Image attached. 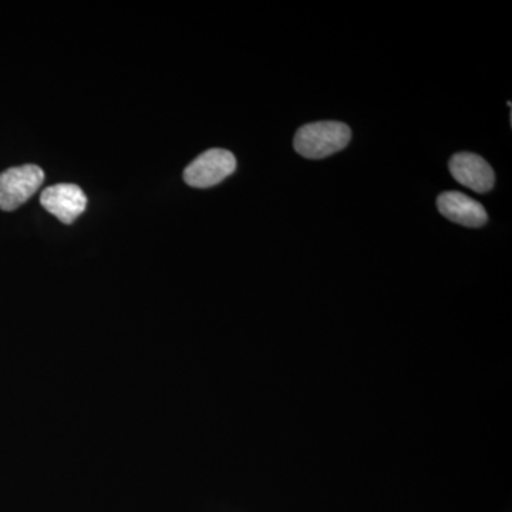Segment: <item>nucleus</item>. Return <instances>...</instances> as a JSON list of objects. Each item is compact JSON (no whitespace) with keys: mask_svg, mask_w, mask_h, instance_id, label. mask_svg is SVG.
Wrapping results in <instances>:
<instances>
[{"mask_svg":"<svg viewBox=\"0 0 512 512\" xmlns=\"http://www.w3.org/2000/svg\"><path fill=\"white\" fill-rule=\"evenodd\" d=\"M352 131L340 121H318L299 128L293 147L299 156L320 160L348 147Z\"/></svg>","mask_w":512,"mask_h":512,"instance_id":"nucleus-1","label":"nucleus"},{"mask_svg":"<svg viewBox=\"0 0 512 512\" xmlns=\"http://www.w3.org/2000/svg\"><path fill=\"white\" fill-rule=\"evenodd\" d=\"M45 181V173L37 165H20L0 174V210L15 211L36 194Z\"/></svg>","mask_w":512,"mask_h":512,"instance_id":"nucleus-2","label":"nucleus"},{"mask_svg":"<svg viewBox=\"0 0 512 512\" xmlns=\"http://www.w3.org/2000/svg\"><path fill=\"white\" fill-rule=\"evenodd\" d=\"M237 170V158L228 150L212 148L205 151L184 171V181L194 188H210L222 183Z\"/></svg>","mask_w":512,"mask_h":512,"instance_id":"nucleus-3","label":"nucleus"},{"mask_svg":"<svg viewBox=\"0 0 512 512\" xmlns=\"http://www.w3.org/2000/svg\"><path fill=\"white\" fill-rule=\"evenodd\" d=\"M448 170L454 180L468 190L484 194L494 187L495 174L483 157L473 153H458L451 157Z\"/></svg>","mask_w":512,"mask_h":512,"instance_id":"nucleus-4","label":"nucleus"},{"mask_svg":"<svg viewBox=\"0 0 512 512\" xmlns=\"http://www.w3.org/2000/svg\"><path fill=\"white\" fill-rule=\"evenodd\" d=\"M40 202L57 220L72 224L86 210L87 197L77 185L57 184L42 192Z\"/></svg>","mask_w":512,"mask_h":512,"instance_id":"nucleus-5","label":"nucleus"},{"mask_svg":"<svg viewBox=\"0 0 512 512\" xmlns=\"http://www.w3.org/2000/svg\"><path fill=\"white\" fill-rule=\"evenodd\" d=\"M437 208L447 220L463 227L480 228L488 221L483 205L458 191L443 192L437 198Z\"/></svg>","mask_w":512,"mask_h":512,"instance_id":"nucleus-6","label":"nucleus"}]
</instances>
